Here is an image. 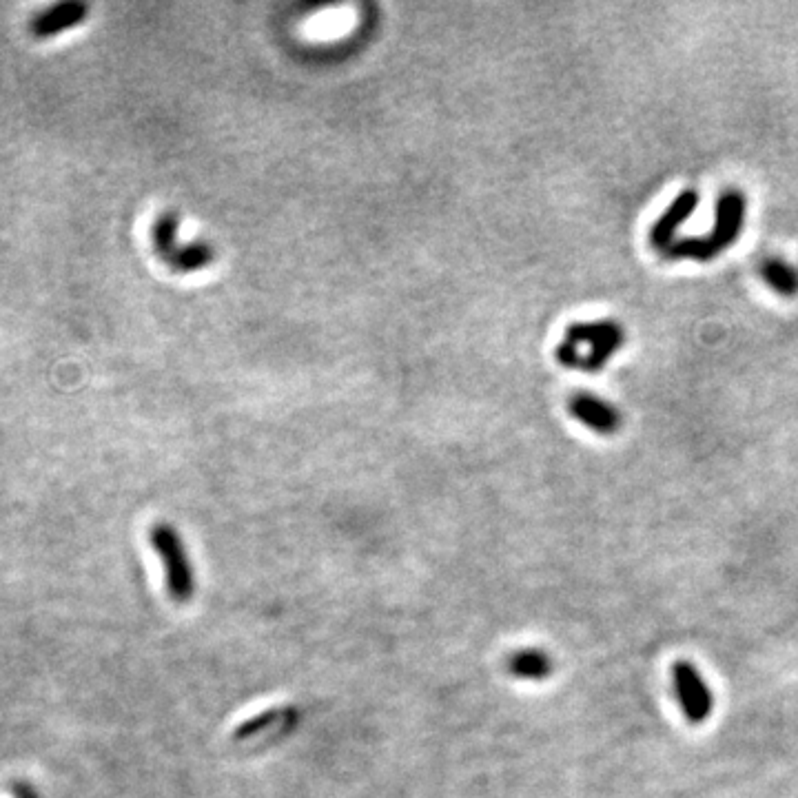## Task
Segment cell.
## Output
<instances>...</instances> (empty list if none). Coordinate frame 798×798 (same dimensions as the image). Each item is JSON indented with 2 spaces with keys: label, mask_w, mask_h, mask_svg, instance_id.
I'll use <instances>...</instances> for the list:
<instances>
[{
  "label": "cell",
  "mask_w": 798,
  "mask_h": 798,
  "mask_svg": "<svg viewBox=\"0 0 798 798\" xmlns=\"http://www.w3.org/2000/svg\"><path fill=\"white\" fill-rule=\"evenodd\" d=\"M699 207V191L683 189L677 198H674L668 209L661 213V218L650 227V244L659 253H663L670 244L677 242V233L685 222L692 218V213Z\"/></svg>",
  "instance_id": "cell-6"
},
{
  "label": "cell",
  "mask_w": 798,
  "mask_h": 798,
  "mask_svg": "<svg viewBox=\"0 0 798 798\" xmlns=\"http://www.w3.org/2000/svg\"><path fill=\"white\" fill-rule=\"evenodd\" d=\"M12 794H14V798H43V796H40V792L36 790V787L32 783H27V781L14 783Z\"/></svg>",
  "instance_id": "cell-13"
},
{
  "label": "cell",
  "mask_w": 798,
  "mask_h": 798,
  "mask_svg": "<svg viewBox=\"0 0 798 798\" xmlns=\"http://www.w3.org/2000/svg\"><path fill=\"white\" fill-rule=\"evenodd\" d=\"M165 262L178 273H196L207 269L211 262H216V251L207 242H189L180 244Z\"/></svg>",
  "instance_id": "cell-10"
},
{
  "label": "cell",
  "mask_w": 798,
  "mask_h": 798,
  "mask_svg": "<svg viewBox=\"0 0 798 798\" xmlns=\"http://www.w3.org/2000/svg\"><path fill=\"white\" fill-rule=\"evenodd\" d=\"M298 721H300V714L293 708L264 712L260 716H255V719L242 723L238 734H235V739H253V736H260L266 730H273V725H289V728H295Z\"/></svg>",
  "instance_id": "cell-12"
},
{
  "label": "cell",
  "mask_w": 798,
  "mask_h": 798,
  "mask_svg": "<svg viewBox=\"0 0 798 798\" xmlns=\"http://www.w3.org/2000/svg\"><path fill=\"white\" fill-rule=\"evenodd\" d=\"M149 541L156 557L162 561V568H165L169 597L180 606H187L196 595V577H193L187 546H184L180 532L171 524L160 521V524L151 526Z\"/></svg>",
  "instance_id": "cell-3"
},
{
  "label": "cell",
  "mask_w": 798,
  "mask_h": 798,
  "mask_svg": "<svg viewBox=\"0 0 798 798\" xmlns=\"http://www.w3.org/2000/svg\"><path fill=\"white\" fill-rule=\"evenodd\" d=\"M748 216V198L739 189H725L716 200L714 227L701 238H681L663 251L665 260H694L710 262L741 238Z\"/></svg>",
  "instance_id": "cell-1"
},
{
  "label": "cell",
  "mask_w": 798,
  "mask_h": 798,
  "mask_svg": "<svg viewBox=\"0 0 798 798\" xmlns=\"http://www.w3.org/2000/svg\"><path fill=\"white\" fill-rule=\"evenodd\" d=\"M672 685L685 719L692 725H703L710 719L714 710L712 690L692 663L679 661L672 665Z\"/></svg>",
  "instance_id": "cell-4"
},
{
  "label": "cell",
  "mask_w": 798,
  "mask_h": 798,
  "mask_svg": "<svg viewBox=\"0 0 798 798\" xmlns=\"http://www.w3.org/2000/svg\"><path fill=\"white\" fill-rule=\"evenodd\" d=\"M178 229H180V213H176V211L160 213L156 222H153V227H151L153 249H156V253L162 260H167L169 255L180 247Z\"/></svg>",
  "instance_id": "cell-11"
},
{
  "label": "cell",
  "mask_w": 798,
  "mask_h": 798,
  "mask_svg": "<svg viewBox=\"0 0 798 798\" xmlns=\"http://www.w3.org/2000/svg\"><path fill=\"white\" fill-rule=\"evenodd\" d=\"M506 670L510 677H515L519 681H546L552 670H555V663H552L550 654L546 650L539 648H524L517 650L508 657Z\"/></svg>",
  "instance_id": "cell-8"
},
{
  "label": "cell",
  "mask_w": 798,
  "mask_h": 798,
  "mask_svg": "<svg viewBox=\"0 0 798 798\" xmlns=\"http://www.w3.org/2000/svg\"><path fill=\"white\" fill-rule=\"evenodd\" d=\"M89 14V7L83 0H63L54 7L45 9L29 23V32L38 38H49L58 32H65L69 27H76L83 23Z\"/></svg>",
  "instance_id": "cell-7"
},
{
  "label": "cell",
  "mask_w": 798,
  "mask_h": 798,
  "mask_svg": "<svg viewBox=\"0 0 798 798\" xmlns=\"http://www.w3.org/2000/svg\"><path fill=\"white\" fill-rule=\"evenodd\" d=\"M761 280L770 286L774 293L783 298H796L798 295V266L783 258H767L759 264Z\"/></svg>",
  "instance_id": "cell-9"
},
{
  "label": "cell",
  "mask_w": 798,
  "mask_h": 798,
  "mask_svg": "<svg viewBox=\"0 0 798 798\" xmlns=\"http://www.w3.org/2000/svg\"><path fill=\"white\" fill-rule=\"evenodd\" d=\"M626 344V331L615 320L575 322L570 324L564 340L555 349L561 366L577 368L583 373H599L606 368L619 349Z\"/></svg>",
  "instance_id": "cell-2"
},
{
  "label": "cell",
  "mask_w": 798,
  "mask_h": 798,
  "mask_svg": "<svg viewBox=\"0 0 798 798\" xmlns=\"http://www.w3.org/2000/svg\"><path fill=\"white\" fill-rule=\"evenodd\" d=\"M568 413L577 419L581 426H586L588 431L610 437L621 431L623 417L617 411L615 404L606 402L597 395L590 393H575L568 399Z\"/></svg>",
  "instance_id": "cell-5"
}]
</instances>
